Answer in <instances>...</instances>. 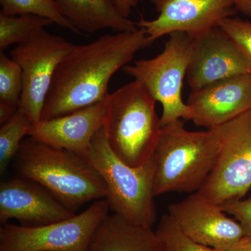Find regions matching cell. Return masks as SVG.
I'll list each match as a JSON object with an SVG mask.
<instances>
[{
  "mask_svg": "<svg viewBox=\"0 0 251 251\" xmlns=\"http://www.w3.org/2000/svg\"><path fill=\"white\" fill-rule=\"evenodd\" d=\"M61 14L77 30L94 34L102 29L117 32L138 29L137 22L118 11L114 0H55Z\"/></svg>",
  "mask_w": 251,
  "mask_h": 251,
  "instance_id": "cell-17",
  "label": "cell"
},
{
  "mask_svg": "<svg viewBox=\"0 0 251 251\" xmlns=\"http://www.w3.org/2000/svg\"><path fill=\"white\" fill-rule=\"evenodd\" d=\"M106 200L69 219L37 226L3 224L0 251H87L96 229L109 214Z\"/></svg>",
  "mask_w": 251,
  "mask_h": 251,
  "instance_id": "cell-8",
  "label": "cell"
},
{
  "mask_svg": "<svg viewBox=\"0 0 251 251\" xmlns=\"http://www.w3.org/2000/svg\"><path fill=\"white\" fill-rule=\"evenodd\" d=\"M84 158L103 179L107 189L105 199L114 214L131 224L152 228L157 220L153 157L141 166L126 164L112 151L102 126Z\"/></svg>",
  "mask_w": 251,
  "mask_h": 251,
  "instance_id": "cell-5",
  "label": "cell"
},
{
  "mask_svg": "<svg viewBox=\"0 0 251 251\" xmlns=\"http://www.w3.org/2000/svg\"><path fill=\"white\" fill-rule=\"evenodd\" d=\"M74 46L62 36L44 29L11 51V59L23 72V92L18 110L29 117L33 125L41 122L54 72Z\"/></svg>",
  "mask_w": 251,
  "mask_h": 251,
  "instance_id": "cell-9",
  "label": "cell"
},
{
  "mask_svg": "<svg viewBox=\"0 0 251 251\" xmlns=\"http://www.w3.org/2000/svg\"><path fill=\"white\" fill-rule=\"evenodd\" d=\"M219 27L251 62V22L233 16L224 20Z\"/></svg>",
  "mask_w": 251,
  "mask_h": 251,
  "instance_id": "cell-23",
  "label": "cell"
},
{
  "mask_svg": "<svg viewBox=\"0 0 251 251\" xmlns=\"http://www.w3.org/2000/svg\"><path fill=\"white\" fill-rule=\"evenodd\" d=\"M156 102L136 80L105 99L103 127L107 140L112 151L128 166H141L152 158L162 130Z\"/></svg>",
  "mask_w": 251,
  "mask_h": 251,
  "instance_id": "cell-4",
  "label": "cell"
},
{
  "mask_svg": "<svg viewBox=\"0 0 251 251\" xmlns=\"http://www.w3.org/2000/svg\"><path fill=\"white\" fill-rule=\"evenodd\" d=\"M23 72L16 61L0 53V103L18 109L23 92Z\"/></svg>",
  "mask_w": 251,
  "mask_h": 251,
  "instance_id": "cell-21",
  "label": "cell"
},
{
  "mask_svg": "<svg viewBox=\"0 0 251 251\" xmlns=\"http://www.w3.org/2000/svg\"><path fill=\"white\" fill-rule=\"evenodd\" d=\"M0 14L9 16L31 14L51 20L57 25L75 34L80 31L64 17L55 0H0Z\"/></svg>",
  "mask_w": 251,
  "mask_h": 251,
  "instance_id": "cell-20",
  "label": "cell"
},
{
  "mask_svg": "<svg viewBox=\"0 0 251 251\" xmlns=\"http://www.w3.org/2000/svg\"><path fill=\"white\" fill-rule=\"evenodd\" d=\"M161 53L151 59L126 65L124 72L139 81L163 107L162 126L181 120H191L192 113L181 97L192 37L184 32L170 34Z\"/></svg>",
  "mask_w": 251,
  "mask_h": 251,
  "instance_id": "cell-6",
  "label": "cell"
},
{
  "mask_svg": "<svg viewBox=\"0 0 251 251\" xmlns=\"http://www.w3.org/2000/svg\"><path fill=\"white\" fill-rule=\"evenodd\" d=\"M249 198H251V194H250V196H249Z\"/></svg>",
  "mask_w": 251,
  "mask_h": 251,
  "instance_id": "cell-29",
  "label": "cell"
},
{
  "mask_svg": "<svg viewBox=\"0 0 251 251\" xmlns=\"http://www.w3.org/2000/svg\"><path fill=\"white\" fill-rule=\"evenodd\" d=\"M16 157L15 168L25 179L40 185L74 212L86 203L106 198L100 175L76 153L29 137L23 140Z\"/></svg>",
  "mask_w": 251,
  "mask_h": 251,
  "instance_id": "cell-2",
  "label": "cell"
},
{
  "mask_svg": "<svg viewBox=\"0 0 251 251\" xmlns=\"http://www.w3.org/2000/svg\"><path fill=\"white\" fill-rule=\"evenodd\" d=\"M220 142L212 129L190 131L181 120L162 126L153 155V194L198 192L219 156Z\"/></svg>",
  "mask_w": 251,
  "mask_h": 251,
  "instance_id": "cell-3",
  "label": "cell"
},
{
  "mask_svg": "<svg viewBox=\"0 0 251 251\" xmlns=\"http://www.w3.org/2000/svg\"><path fill=\"white\" fill-rule=\"evenodd\" d=\"M186 79L191 90L228 77L251 74V62L220 27L191 35Z\"/></svg>",
  "mask_w": 251,
  "mask_h": 251,
  "instance_id": "cell-11",
  "label": "cell"
},
{
  "mask_svg": "<svg viewBox=\"0 0 251 251\" xmlns=\"http://www.w3.org/2000/svg\"><path fill=\"white\" fill-rule=\"evenodd\" d=\"M210 129L219 137V156L198 192L218 205L244 199L251 190V110Z\"/></svg>",
  "mask_w": 251,
  "mask_h": 251,
  "instance_id": "cell-7",
  "label": "cell"
},
{
  "mask_svg": "<svg viewBox=\"0 0 251 251\" xmlns=\"http://www.w3.org/2000/svg\"><path fill=\"white\" fill-rule=\"evenodd\" d=\"M143 28L105 34L74 45L54 72L41 121L64 116L105 100L112 75L151 45Z\"/></svg>",
  "mask_w": 251,
  "mask_h": 251,
  "instance_id": "cell-1",
  "label": "cell"
},
{
  "mask_svg": "<svg viewBox=\"0 0 251 251\" xmlns=\"http://www.w3.org/2000/svg\"><path fill=\"white\" fill-rule=\"evenodd\" d=\"M18 108L4 103H0V123L1 125L7 122L17 112Z\"/></svg>",
  "mask_w": 251,
  "mask_h": 251,
  "instance_id": "cell-27",
  "label": "cell"
},
{
  "mask_svg": "<svg viewBox=\"0 0 251 251\" xmlns=\"http://www.w3.org/2000/svg\"><path fill=\"white\" fill-rule=\"evenodd\" d=\"M118 11L126 18L129 17L133 9L138 4V0H114Z\"/></svg>",
  "mask_w": 251,
  "mask_h": 251,
  "instance_id": "cell-25",
  "label": "cell"
},
{
  "mask_svg": "<svg viewBox=\"0 0 251 251\" xmlns=\"http://www.w3.org/2000/svg\"><path fill=\"white\" fill-rule=\"evenodd\" d=\"M75 214L31 180L14 179L0 184L1 224L16 219L22 226H42L69 219Z\"/></svg>",
  "mask_w": 251,
  "mask_h": 251,
  "instance_id": "cell-14",
  "label": "cell"
},
{
  "mask_svg": "<svg viewBox=\"0 0 251 251\" xmlns=\"http://www.w3.org/2000/svg\"><path fill=\"white\" fill-rule=\"evenodd\" d=\"M33 125L24 112L18 110L0 128V173L4 174L10 162L16 156L25 135Z\"/></svg>",
  "mask_w": 251,
  "mask_h": 251,
  "instance_id": "cell-19",
  "label": "cell"
},
{
  "mask_svg": "<svg viewBox=\"0 0 251 251\" xmlns=\"http://www.w3.org/2000/svg\"><path fill=\"white\" fill-rule=\"evenodd\" d=\"M168 214L188 237L213 249L228 247L247 237L237 220L198 192L171 204Z\"/></svg>",
  "mask_w": 251,
  "mask_h": 251,
  "instance_id": "cell-12",
  "label": "cell"
},
{
  "mask_svg": "<svg viewBox=\"0 0 251 251\" xmlns=\"http://www.w3.org/2000/svg\"><path fill=\"white\" fill-rule=\"evenodd\" d=\"M219 206L226 214L233 216L242 225L247 237L251 238V198L231 201Z\"/></svg>",
  "mask_w": 251,
  "mask_h": 251,
  "instance_id": "cell-24",
  "label": "cell"
},
{
  "mask_svg": "<svg viewBox=\"0 0 251 251\" xmlns=\"http://www.w3.org/2000/svg\"><path fill=\"white\" fill-rule=\"evenodd\" d=\"M237 12L251 18V0H233Z\"/></svg>",
  "mask_w": 251,
  "mask_h": 251,
  "instance_id": "cell-28",
  "label": "cell"
},
{
  "mask_svg": "<svg viewBox=\"0 0 251 251\" xmlns=\"http://www.w3.org/2000/svg\"><path fill=\"white\" fill-rule=\"evenodd\" d=\"M217 251H251V238L245 237L228 247L224 249H216Z\"/></svg>",
  "mask_w": 251,
  "mask_h": 251,
  "instance_id": "cell-26",
  "label": "cell"
},
{
  "mask_svg": "<svg viewBox=\"0 0 251 251\" xmlns=\"http://www.w3.org/2000/svg\"><path fill=\"white\" fill-rule=\"evenodd\" d=\"M158 16L148 21L141 18L137 22L152 43L172 33L196 35L219 27L226 18L237 14L233 0H149Z\"/></svg>",
  "mask_w": 251,
  "mask_h": 251,
  "instance_id": "cell-10",
  "label": "cell"
},
{
  "mask_svg": "<svg viewBox=\"0 0 251 251\" xmlns=\"http://www.w3.org/2000/svg\"><path fill=\"white\" fill-rule=\"evenodd\" d=\"M87 251H166L152 228L131 224L117 214L106 216L91 239Z\"/></svg>",
  "mask_w": 251,
  "mask_h": 251,
  "instance_id": "cell-16",
  "label": "cell"
},
{
  "mask_svg": "<svg viewBox=\"0 0 251 251\" xmlns=\"http://www.w3.org/2000/svg\"><path fill=\"white\" fill-rule=\"evenodd\" d=\"M191 120L206 129L251 110V74L228 77L191 90L187 100Z\"/></svg>",
  "mask_w": 251,
  "mask_h": 251,
  "instance_id": "cell-13",
  "label": "cell"
},
{
  "mask_svg": "<svg viewBox=\"0 0 251 251\" xmlns=\"http://www.w3.org/2000/svg\"><path fill=\"white\" fill-rule=\"evenodd\" d=\"M105 100L64 116L39 122L33 125L29 137L84 158L94 135L103 126Z\"/></svg>",
  "mask_w": 251,
  "mask_h": 251,
  "instance_id": "cell-15",
  "label": "cell"
},
{
  "mask_svg": "<svg viewBox=\"0 0 251 251\" xmlns=\"http://www.w3.org/2000/svg\"><path fill=\"white\" fill-rule=\"evenodd\" d=\"M52 22L36 15L9 16L0 14V52L14 44L27 42Z\"/></svg>",
  "mask_w": 251,
  "mask_h": 251,
  "instance_id": "cell-18",
  "label": "cell"
},
{
  "mask_svg": "<svg viewBox=\"0 0 251 251\" xmlns=\"http://www.w3.org/2000/svg\"><path fill=\"white\" fill-rule=\"evenodd\" d=\"M156 232L166 251H217L188 237L168 214L162 216Z\"/></svg>",
  "mask_w": 251,
  "mask_h": 251,
  "instance_id": "cell-22",
  "label": "cell"
}]
</instances>
